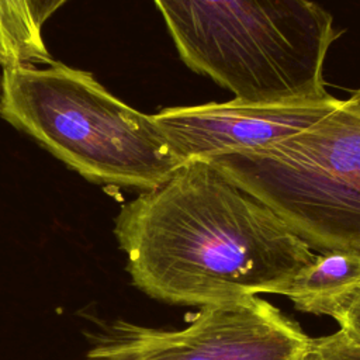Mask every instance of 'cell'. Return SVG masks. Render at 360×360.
I'll return each mask as SVG.
<instances>
[{
	"label": "cell",
	"instance_id": "277c9868",
	"mask_svg": "<svg viewBox=\"0 0 360 360\" xmlns=\"http://www.w3.org/2000/svg\"><path fill=\"white\" fill-rule=\"evenodd\" d=\"M311 249L360 255V89L266 149L208 160Z\"/></svg>",
	"mask_w": 360,
	"mask_h": 360
},
{
	"label": "cell",
	"instance_id": "7c38bea8",
	"mask_svg": "<svg viewBox=\"0 0 360 360\" xmlns=\"http://www.w3.org/2000/svg\"><path fill=\"white\" fill-rule=\"evenodd\" d=\"M15 63H18V60L15 59V56L11 51V46L0 28V65H1V68H6L10 65H15Z\"/></svg>",
	"mask_w": 360,
	"mask_h": 360
},
{
	"label": "cell",
	"instance_id": "7a4b0ae2",
	"mask_svg": "<svg viewBox=\"0 0 360 360\" xmlns=\"http://www.w3.org/2000/svg\"><path fill=\"white\" fill-rule=\"evenodd\" d=\"M180 58L235 100L257 104L323 97V63L339 37L311 0H153Z\"/></svg>",
	"mask_w": 360,
	"mask_h": 360
},
{
	"label": "cell",
	"instance_id": "ba28073f",
	"mask_svg": "<svg viewBox=\"0 0 360 360\" xmlns=\"http://www.w3.org/2000/svg\"><path fill=\"white\" fill-rule=\"evenodd\" d=\"M0 28L18 63L53 62L25 0H0Z\"/></svg>",
	"mask_w": 360,
	"mask_h": 360
},
{
	"label": "cell",
	"instance_id": "8992f818",
	"mask_svg": "<svg viewBox=\"0 0 360 360\" xmlns=\"http://www.w3.org/2000/svg\"><path fill=\"white\" fill-rule=\"evenodd\" d=\"M340 101L330 93L274 104L233 98L225 103L167 107L153 114V118L181 165H187L226 153L266 149L315 124Z\"/></svg>",
	"mask_w": 360,
	"mask_h": 360
},
{
	"label": "cell",
	"instance_id": "30bf717a",
	"mask_svg": "<svg viewBox=\"0 0 360 360\" xmlns=\"http://www.w3.org/2000/svg\"><path fill=\"white\" fill-rule=\"evenodd\" d=\"M333 319L339 323V329L343 333L360 345V284L339 308Z\"/></svg>",
	"mask_w": 360,
	"mask_h": 360
},
{
	"label": "cell",
	"instance_id": "8fae6325",
	"mask_svg": "<svg viewBox=\"0 0 360 360\" xmlns=\"http://www.w3.org/2000/svg\"><path fill=\"white\" fill-rule=\"evenodd\" d=\"M68 0H25L35 25L41 30L44 22Z\"/></svg>",
	"mask_w": 360,
	"mask_h": 360
},
{
	"label": "cell",
	"instance_id": "4fadbf2b",
	"mask_svg": "<svg viewBox=\"0 0 360 360\" xmlns=\"http://www.w3.org/2000/svg\"><path fill=\"white\" fill-rule=\"evenodd\" d=\"M87 360H98V359H91V357H87Z\"/></svg>",
	"mask_w": 360,
	"mask_h": 360
},
{
	"label": "cell",
	"instance_id": "6da1fadb",
	"mask_svg": "<svg viewBox=\"0 0 360 360\" xmlns=\"http://www.w3.org/2000/svg\"><path fill=\"white\" fill-rule=\"evenodd\" d=\"M114 235L136 288L200 308L278 295L316 256L267 205L204 160L122 205Z\"/></svg>",
	"mask_w": 360,
	"mask_h": 360
},
{
	"label": "cell",
	"instance_id": "5b68a950",
	"mask_svg": "<svg viewBox=\"0 0 360 360\" xmlns=\"http://www.w3.org/2000/svg\"><path fill=\"white\" fill-rule=\"evenodd\" d=\"M311 338L270 302L245 300L201 307L183 329L115 321L90 336L98 360H301Z\"/></svg>",
	"mask_w": 360,
	"mask_h": 360
},
{
	"label": "cell",
	"instance_id": "3957f363",
	"mask_svg": "<svg viewBox=\"0 0 360 360\" xmlns=\"http://www.w3.org/2000/svg\"><path fill=\"white\" fill-rule=\"evenodd\" d=\"M0 115L94 183L148 191L183 166L153 115L55 60L3 68Z\"/></svg>",
	"mask_w": 360,
	"mask_h": 360
},
{
	"label": "cell",
	"instance_id": "52a82bcc",
	"mask_svg": "<svg viewBox=\"0 0 360 360\" xmlns=\"http://www.w3.org/2000/svg\"><path fill=\"white\" fill-rule=\"evenodd\" d=\"M360 284V255L326 252L301 269L280 291L300 311L335 316Z\"/></svg>",
	"mask_w": 360,
	"mask_h": 360
},
{
	"label": "cell",
	"instance_id": "9c48e42d",
	"mask_svg": "<svg viewBox=\"0 0 360 360\" xmlns=\"http://www.w3.org/2000/svg\"><path fill=\"white\" fill-rule=\"evenodd\" d=\"M301 360H360V345L339 329L332 335L311 338Z\"/></svg>",
	"mask_w": 360,
	"mask_h": 360
}]
</instances>
